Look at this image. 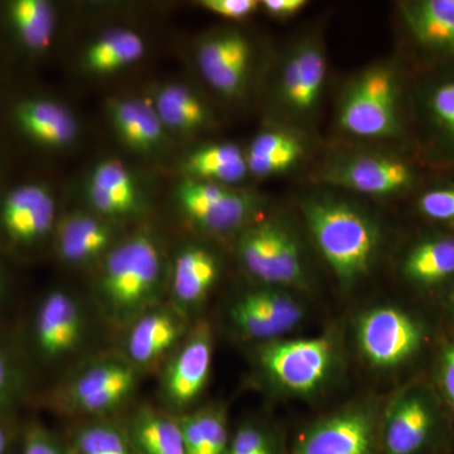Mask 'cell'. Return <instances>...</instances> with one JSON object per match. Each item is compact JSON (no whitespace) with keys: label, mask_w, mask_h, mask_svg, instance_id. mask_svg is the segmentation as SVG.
Listing matches in <instances>:
<instances>
[{"label":"cell","mask_w":454,"mask_h":454,"mask_svg":"<svg viewBox=\"0 0 454 454\" xmlns=\"http://www.w3.org/2000/svg\"><path fill=\"white\" fill-rule=\"evenodd\" d=\"M98 264V298L118 322L145 315L168 277L162 245L151 229L138 230L121 239Z\"/></svg>","instance_id":"1"},{"label":"cell","mask_w":454,"mask_h":454,"mask_svg":"<svg viewBox=\"0 0 454 454\" xmlns=\"http://www.w3.org/2000/svg\"><path fill=\"white\" fill-rule=\"evenodd\" d=\"M301 208L340 286L345 291L354 288L372 270L380 249V229L361 208L333 196L307 197Z\"/></svg>","instance_id":"2"},{"label":"cell","mask_w":454,"mask_h":454,"mask_svg":"<svg viewBox=\"0 0 454 454\" xmlns=\"http://www.w3.org/2000/svg\"><path fill=\"white\" fill-rule=\"evenodd\" d=\"M399 74L375 65L358 74L343 92L337 113L340 129L365 139L395 138L402 131Z\"/></svg>","instance_id":"3"},{"label":"cell","mask_w":454,"mask_h":454,"mask_svg":"<svg viewBox=\"0 0 454 454\" xmlns=\"http://www.w3.org/2000/svg\"><path fill=\"white\" fill-rule=\"evenodd\" d=\"M381 454H443L448 437L437 396L423 385L403 391L380 419Z\"/></svg>","instance_id":"4"},{"label":"cell","mask_w":454,"mask_h":454,"mask_svg":"<svg viewBox=\"0 0 454 454\" xmlns=\"http://www.w3.org/2000/svg\"><path fill=\"white\" fill-rule=\"evenodd\" d=\"M337 348L333 339L274 340L259 351V364L269 380L292 395H312L330 381L336 370Z\"/></svg>","instance_id":"5"},{"label":"cell","mask_w":454,"mask_h":454,"mask_svg":"<svg viewBox=\"0 0 454 454\" xmlns=\"http://www.w3.org/2000/svg\"><path fill=\"white\" fill-rule=\"evenodd\" d=\"M173 200L191 225L211 235L241 231L262 206V196L253 191L190 178L176 184Z\"/></svg>","instance_id":"6"},{"label":"cell","mask_w":454,"mask_h":454,"mask_svg":"<svg viewBox=\"0 0 454 454\" xmlns=\"http://www.w3.org/2000/svg\"><path fill=\"white\" fill-rule=\"evenodd\" d=\"M59 217L55 191L46 182H20L0 191V243L14 252H32L52 239Z\"/></svg>","instance_id":"7"},{"label":"cell","mask_w":454,"mask_h":454,"mask_svg":"<svg viewBox=\"0 0 454 454\" xmlns=\"http://www.w3.org/2000/svg\"><path fill=\"white\" fill-rule=\"evenodd\" d=\"M357 346L370 365L391 370L413 360L427 340L422 322L394 306L376 307L358 318Z\"/></svg>","instance_id":"8"},{"label":"cell","mask_w":454,"mask_h":454,"mask_svg":"<svg viewBox=\"0 0 454 454\" xmlns=\"http://www.w3.org/2000/svg\"><path fill=\"white\" fill-rule=\"evenodd\" d=\"M286 454H381L380 417L355 405L310 424Z\"/></svg>","instance_id":"9"},{"label":"cell","mask_w":454,"mask_h":454,"mask_svg":"<svg viewBox=\"0 0 454 454\" xmlns=\"http://www.w3.org/2000/svg\"><path fill=\"white\" fill-rule=\"evenodd\" d=\"M12 130L26 145L49 153L70 151L82 138V124L70 106L41 94L22 95L8 106Z\"/></svg>","instance_id":"10"},{"label":"cell","mask_w":454,"mask_h":454,"mask_svg":"<svg viewBox=\"0 0 454 454\" xmlns=\"http://www.w3.org/2000/svg\"><path fill=\"white\" fill-rule=\"evenodd\" d=\"M88 210L119 221L142 216L151 205V187L145 178L118 158H103L90 168L83 182Z\"/></svg>","instance_id":"11"},{"label":"cell","mask_w":454,"mask_h":454,"mask_svg":"<svg viewBox=\"0 0 454 454\" xmlns=\"http://www.w3.org/2000/svg\"><path fill=\"white\" fill-rule=\"evenodd\" d=\"M196 62L203 80L220 97L241 100L249 86L253 47L238 29H221L197 44Z\"/></svg>","instance_id":"12"},{"label":"cell","mask_w":454,"mask_h":454,"mask_svg":"<svg viewBox=\"0 0 454 454\" xmlns=\"http://www.w3.org/2000/svg\"><path fill=\"white\" fill-rule=\"evenodd\" d=\"M325 184L370 196H393L417 184L411 164L381 154H361L340 160L321 175Z\"/></svg>","instance_id":"13"},{"label":"cell","mask_w":454,"mask_h":454,"mask_svg":"<svg viewBox=\"0 0 454 454\" xmlns=\"http://www.w3.org/2000/svg\"><path fill=\"white\" fill-rule=\"evenodd\" d=\"M325 68L324 49L313 38L298 42L289 51L277 86L278 100L286 113L307 118L316 112L324 91Z\"/></svg>","instance_id":"14"},{"label":"cell","mask_w":454,"mask_h":454,"mask_svg":"<svg viewBox=\"0 0 454 454\" xmlns=\"http://www.w3.org/2000/svg\"><path fill=\"white\" fill-rule=\"evenodd\" d=\"M303 316L300 301L291 293L273 288L245 293L230 309V318L241 333L267 342L291 333Z\"/></svg>","instance_id":"15"},{"label":"cell","mask_w":454,"mask_h":454,"mask_svg":"<svg viewBox=\"0 0 454 454\" xmlns=\"http://www.w3.org/2000/svg\"><path fill=\"white\" fill-rule=\"evenodd\" d=\"M52 240L59 259L76 267L100 262L121 241L116 223L90 210L59 215Z\"/></svg>","instance_id":"16"},{"label":"cell","mask_w":454,"mask_h":454,"mask_svg":"<svg viewBox=\"0 0 454 454\" xmlns=\"http://www.w3.org/2000/svg\"><path fill=\"white\" fill-rule=\"evenodd\" d=\"M106 115L114 136L131 153L152 158L168 149L172 137L149 98L133 95L110 98Z\"/></svg>","instance_id":"17"},{"label":"cell","mask_w":454,"mask_h":454,"mask_svg":"<svg viewBox=\"0 0 454 454\" xmlns=\"http://www.w3.org/2000/svg\"><path fill=\"white\" fill-rule=\"evenodd\" d=\"M0 25L14 51L38 59L55 43L59 12L49 0H8L0 3Z\"/></svg>","instance_id":"18"},{"label":"cell","mask_w":454,"mask_h":454,"mask_svg":"<svg viewBox=\"0 0 454 454\" xmlns=\"http://www.w3.org/2000/svg\"><path fill=\"white\" fill-rule=\"evenodd\" d=\"M82 334L83 316L73 295L64 291L47 293L33 325L38 354L44 360H59L80 345Z\"/></svg>","instance_id":"19"},{"label":"cell","mask_w":454,"mask_h":454,"mask_svg":"<svg viewBox=\"0 0 454 454\" xmlns=\"http://www.w3.org/2000/svg\"><path fill=\"white\" fill-rule=\"evenodd\" d=\"M212 337L210 328L200 325L167 367L163 393L176 408H186L201 395L210 376Z\"/></svg>","instance_id":"20"},{"label":"cell","mask_w":454,"mask_h":454,"mask_svg":"<svg viewBox=\"0 0 454 454\" xmlns=\"http://www.w3.org/2000/svg\"><path fill=\"white\" fill-rule=\"evenodd\" d=\"M137 376L130 364L106 360L88 367L70 389L74 408L86 414H103L124 402L136 387Z\"/></svg>","instance_id":"21"},{"label":"cell","mask_w":454,"mask_h":454,"mask_svg":"<svg viewBox=\"0 0 454 454\" xmlns=\"http://www.w3.org/2000/svg\"><path fill=\"white\" fill-rule=\"evenodd\" d=\"M148 98L170 137H193L214 128L210 106L186 83H160Z\"/></svg>","instance_id":"22"},{"label":"cell","mask_w":454,"mask_h":454,"mask_svg":"<svg viewBox=\"0 0 454 454\" xmlns=\"http://www.w3.org/2000/svg\"><path fill=\"white\" fill-rule=\"evenodd\" d=\"M405 28L420 49L433 56L454 59V0L402 3Z\"/></svg>","instance_id":"23"},{"label":"cell","mask_w":454,"mask_h":454,"mask_svg":"<svg viewBox=\"0 0 454 454\" xmlns=\"http://www.w3.org/2000/svg\"><path fill=\"white\" fill-rule=\"evenodd\" d=\"M146 52V42L131 28L107 29L86 44L77 57V68L92 77H107L138 64Z\"/></svg>","instance_id":"24"},{"label":"cell","mask_w":454,"mask_h":454,"mask_svg":"<svg viewBox=\"0 0 454 454\" xmlns=\"http://www.w3.org/2000/svg\"><path fill=\"white\" fill-rule=\"evenodd\" d=\"M220 260L201 244L179 247L173 258L169 279L173 297L181 306L201 303L219 279Z\"/></svg>","instance_id":"25"},{"label":"cell","mask_w":454,"mask_h":454,"mask_svg":"<svg viewBox=\"0 0 454 454\" xmlns=\"http://www.w3.org/2000/svg\"><path fill=\"white\" fill-rule=\"evenodd\" d=\"M182 178L235 186L249 175L247 154L235 143H210L182 158Z\"/></svg>","instance_id":"26"},{"label":"cell","mask_w":454,"mask_h":454,"mask_svg":"<svg viewBox=\"0 0 454 454\" xmlns=\"http://www.w3.org/2000/svg\"><path fill=\"white\" fill-rule=\"evenodd\" d=\"M402 274L423 289L454 282V236H428L418 241L403 259Z\"/></svg>","instance_id":"27"},{"label":"cell","mask_w":454,"mask_h":454,"mask_svg":"<svg viewBox=\"0 0 454 454\" xmlns=\"http://www.w3.org/2000/svg\"><path fill=\"white\" fill-rule=\"evenodd\" d=\"M284 226L276 220L250 223L239 235L236 249L245 270L268 286H278V265Z\"/></svg>","instance_id":"28"},{"label":"cell","mask_w":454,"mask_h":454,"mask_svg":"<svg viewBox=\"0 0 454 454\" xmlns=\"http://www.w3.org/2000/svg\"><path fill=\"white\" fill-rule=\"evenodd\" d=\"M304 153L306 145L300 137L280 129L262 131L245 152L250 175L259 178L288 172L303 160Z\"/></svg>","instance_id":"29"},{"label":"cell","mask_w":454,"mask_h":454,"mask_svg":"<svg viewBox=\"0 0 454 454\" xmlns=\"http://www.w3.org/2000/svg\"><path fill=\"white\" fill-rule=\"evenodd\" d=\"M181 325L168 312L145 313L128 336V354L133 363L148 365L177 343Z\"/></svg>","instance_id":"30"},{"label":"cell","mask_w":454,"mask_h":454,"mask_svg":"<svg viewBox=\"0 0 454 454\" xmlns=\"http://www.w3.org/2000/svg\"><path fill=\"white\" fill-rule=\"evenodd\" d=\"M138 454H186L178 419L166 414L142 411L125 427Z\"/></svg>","instance_id":"31"},{"label":"cell","mask_w":454,"mask_h":454,"mask_svg":"<svg viewBox=\"0 0 454 454\" xmlns=\"http://www.w3.org/2000/svg\"><path fill=\"white\" fill-rule=\"evenodd\" d=\"M186 454H227L230 434L225 414L208 409L178 419Z\"/></svg>","instance_id":"32"},{"label":"cell","mask_w":454,"mask_h":454,"mask_svg":"<svg viewBox=\"0 0 454 454\" xmlns=\"http://www.w3.org/2000/svg\"><path fill=\"white\" fill-rule=\"evenodd\" d=\"M423 107L433 138L454 154V76H442L427 85Z\"/></svg>","instance_id":"33"},{"label":"cell","mask_w":454,"mask_h":454,"mask_svg":"<svg viewBox=\"0 0 454 454\" xmlns=\"http://www.w3.org/2000/svg\"><path fill=\"white\" fill-rule=\"evenodd\" d=\"M71 454H138L125 428L107 422L83 424L68 443Z\"/></svg>","instance_id":"34"},{"label":"cell","mask_w":454,"mask_h":454,"mask_svg":"<svg viewBox=\"0 0 454 454\" xmlns=\"http://www.w3.org/2000/svg\"><path fill=\"white\" fill-rule=\"evenodd\" d=\"M288 447L276 430L264 424H241L230 438L227 454H286Z\"/></svg>","instance_id":"35"},{"label":"cell","mask_w":454,"mask_h":454,"mask_svg":"<svg viewBox=\"0 0 454 454\" xmlns=\"http://www.w3.org/2000/svg\"><path fill=\"white\" fill-rule=\"evenodd\" d=\"M417 208L424 219L454 226V182L424 191L418 197Z\"/></svg>","instance_id":"36"},{"label":"cell","mask_w":454,"mask_h":454,"mask_svg":"<svg viewBox=\"0 0 454 454\" xmlns=\"http://www.w3.org/2000/svg\"><path fill=\"white\" fill-rule=\"evenodd\" d=\"M20 454H71L68 444L59 441L49 430L31 427L26 430L20 444Z\"/></svg>","instance_id":"37"},{"label":"cell","mask_w":454,"mask_h":454,"mask_svg":"<svg viewBox=\"0 0 454 454\" xmlns=\"http://www.w3.org/2000/svg\"><path fill=\"white\" fill-rule=\"evenodd\" d=\"M437 370L439 393L454 415V336L442 348Z\"/></svg>","instance_id":"38"},{"label":"cell","mask_w":454,"mask_h":454,"mask_svg":"<svg viewBox=\"0 0 454 454\" xmlns=\"http://www.w3.org/2000/svg\"><path fill=\"white\" fill-rule=\"evenodd\" d=\"M199 7L230 20H244L260 7L258 0H201Z\"/></svg>","instance_id":"39"},{"label":"cell","mask_w":454,"mask_h":454,"mask_svg":"<svg viewBox=\"0 0 454 454\" xmlns=\"http://www.w3.org/2000/svg\"><path fill=\"white\" fill-rule=\"evenodd\" d=\"M20 387V373L13 360L0 346V406L8 404Z\"/></svg>","instance_id":"40"},{"label":"cell","mask_w":454,"mask_h":454,"mask_svg":"<svg viewBox=\"0 0 454 454\" xmlns=\"http://www.w3.org/2000/svg\"><path fill=\"white\" fill-rule=\"evenodd\" d=\"M306 5V0H264V2H260V7L264 9L269 16L280 18V20L294 16Z\"/></svg>","instance_id":"41"},{"label":"cell","mask_w":454,"mask_h":454,"mask_svg":"<svg viewBox=\"0 0 454 454\" xmlns=\"http://www.w3.org/2000/svg\"><path fill=\"white\" fill-rule=\"evenodd\" d=\"M17 441L13 427L0 415V454L16 453Z\"/></svg>","instance_id":"42"},{"label":"cell","mask_w":454,"mask_h":454,"mask_svg":"<svg viewBox=\"0 0 454 454\" xmlns=\"http://www.w3.org/2000/svg\"><path fill=\"white\" fill-rule=\"evenodd\" d=\"M5 286V270L3 268L2 262H0V293L3 292Z\"/></svg>","instance_id":"43"},{"label":"cell","mask_w":454,"mask_h":454,"mask_svg":"<svg viewBox=\"0 0 454 454\" xmlns=\"http://www.w3.org/2000/svg\"><path fill=\"white\" fill-rule=\"evenodd\" d=\"M0 170H2V162H0Z\"/></svg>","instance_id":"44"},{"label":"cell","mask_w":454,"mask_h":454,"mask_svg":"<svg viewBox=\"0 0 454 454\" xmlns=\"http://www.w3.org/2000/svg\"><path fill=\"white\" fill-rule=\"evenodd\" d=\"M443 454H447V452H446V453H443Z\"/></svg>","instance_id":"45"}]
</instances>
